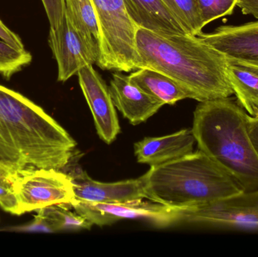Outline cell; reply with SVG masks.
I'll use <instances>...</instances> for the list:
<instances>
[{"label": "cell", "instance_id": "cell-2", "mask_svg": "<svg viewBox=\"0 0 258 257\" xmlns=\"http://www.w3.org/2000/svg\"><path fill=\"white\" fill-rule=\"evenodd\" d=\"M138 69L162 72L192 91L198 101L230 98L225 54L192 35L161 34L138 27Z\"/></svg>", "mask_w": 258, "mask_h": 257}, {"label": "cell", "instance_id": "cell-18", "mask_svg": "<svg viewBox=\"0 0 258 257\" xmlns=\"http://www.w3.org/2000/svg\"><path fill=\"white\" fill-rule=\"evenodd\" d=\"M33 227L37 232H56L91 229L93 224L65 205H51L37 211Z\"/></svg>", "mask_w": 258, "mask_h": 257}, {"label": "cell", "instance_id": "cell-3", "mask_svg": "<svg viewBox=\"0 0 258 257\" xmlns=\"http://www.w3.org/2000/svg\"><path fill=\"white\" fill-rule=\"evenodd\" d=\"M248 116L230 98L203 101L194 112L192 128L199 149L243 192L258 190V156L248 134Z\"/></svg>", "mask_w": 258, "mask_h": 257}, {"label": "cell", "instance_id": "cell-17", "mask_svg": "<svg viewBox=\"0 0 258 257\" xmlns=\"http://www.w3.org/2000/svg\"><path fill=\"white\" fill-rule=\"evenodd\" d=\"M226 72L238 104L248 116L258 117V66L227 58Z\"/></svg>", "mask_w": 258, "mask_h": 257}, {"label": "cell", "instance_id": "cell-23", "mask_svg": "<svg viewBox=\"0 0 258 257\" xmlns=\"http://www.w3.org/2000/svg\"><path fill=\"white\" fill-rule=\"evenodd\" d=\"M0 208L14 215H21L18 198L12 189V184L0 183Z\"/></svg>", "mask_w": 258, "mask_h": 257}, {"label": "cell", "instance_id": "cell-6", "mask_svg": "<svg viewBox=\"0 0 258 257\" xmlns=\"http://www.w3.org/2000/svg\"><path fill=\"white\" fill-rule=\"evenodd\" d=\"M20 214L51 205H70L76 200L71 178L62 170L38 168L20 170L12 183Z\"/></svg>", "mask_w": 258, "mask_h": 257}, {"label": "cell", "instance_id": "cell-4", "mask_svg": "<svg viewBox=\"0 0 258 257\" xmlns=\"http://www.w3.org/2000/svg\"><path fill=\"white\" fill-rule=\"evenodd\" d=\"M142 177L145 199L175 209L212 203L243 192L230 175L200 149L151 166Z\"/></svg>", "mask_w": 258, "mask_h": 257}, {"label": "cell", "instance_id": "cell-14", "mask_svg": "<svg viewBox=\"0 0 258 257\" xmlns=\"http://www.w3.org/2000/svg\"><path fill=\"white\" fill-rule=\"evenodd\" d=\"M195 142L188 128L163 137H145L135 143V156L141 164L159 165L192 153Z\"/></svg>", "mask_w": 258, "mask_h": 257}, {"label": "cell", "instance_id": "cell-15", "mask_svg": "<svg viewBox=\"0 0 258 257\" xmlns=\"http://www.w3.org/2000/svg\"><path fill=\"white\" fill-rule=\"evenodd\" d=\"M123 2L129 17L137 27L161 34H188L163 0Z\"/></svg>", "mask_w": 258, "mask_h": 257}, {"label": "cell", "instance_id": "cell-28", "mask_svg": "<svg viewBox=\"0 0 258 257\" xmlns=\"http://www.w3.org/2000/svg\"><path fill=\"white\" fill-rule=\"evenodd\" d=\"M18 172L0 164V183L12 184Z\"/></svg>", "mask_w": 258, "mask_h": 257}, {"label": "cell", "instance_id": "cell-27", "mask_svg": "<svg viewBox=\"0 0 258 257\" xmlns=\"http://www.w3.org/2000/svg\"><path fill=\"white\" fill-rule=\"evenodd\" d=\"M247 122L250 139L258 156V117L248 116Z\"/></svg>", "mask_w": 258, "mask_h": 257}, {"label": "cell", "instance_id": "cell-9", "mask_svg": "<svg viewBox=\"0 0 258 257\" xmlns=\"http://www.w3.org/2000/svg\"><path fill=\"white\" fill-rule=\"evenodd\" d=\"M49 46L57 63V81L64 82L88 65L97 63L99 45L79 31L66 12L55 28H50Z\"/></svg>", "mask_w": 258, "mask_h": 257}, {"label": "cell", "instance_id": "cell-26", "mask_svg": "<svg viewBox=\"0 0 258 257\" xmlns=\"http://www.w3.org/2000/svg\"><path fill=\"white\" fill-rule=\"evenodd\" d=\"M236 6L244 15H252L258 20V0H238Z\"/></svg>", "mask_w": 258, "mask_h": 257}, {"label": "cell", "instance_id": "cell-7", "mask_svg": "<svg viewBox=\"0 0 258 257\" xmlns=\"http://www.w3.org/2000/svg\"><path fill=\"white\" fill-rule=\"evenodd\" d=\"M75 212L93 225L104 226L125 219H141L155 226L167 227L179 223V209L142 199L117 203H92L76 199L71 205Z\"/></svg>", "mask_w": 258, "mask_h": 257}, {"label": "cell", "instance_id": "cell-8", "mask_svg": "<svg viewBox=\"0 0 258 257\" xmlns=\"http://www.w3.org/2000/svg\"><path fill=\"white\" fill-rule=\"evenodd\" d=\"M179 223L258 229V190L227 199L179 209Z\"/></svg>", "mask_w": 258, "mask_h": 257}, {"label": "cell", "instance_id": "cell-21", "mask_svg": "<svg viewBox=\"0 0 258 257\" xmlns=\"http://www.w3.org/2000/svg\"><path fill=\"white\" fill-rule=\"evenodd\" d=\"M31 61L29 51L17 49L0 39V75L3 78L9 79Z\"/></svg>", "mask_w": 258, "mask_h": 257}, {"label": "cell", "instance_id": "cell-12", "mask_svg": "<svg viewBox=\"0 0 258 257\" xmlns=\"http://www.w3.org/2000/svg\"><path fill=\"white\" fill-rule=\"evenodd\" d=\"M227 58L258 66V20L240 25H224L200 35Z\"/></svg>", "mask_w": 258, "mask_h": 257}, {"label": "cell", "instance_id": "cell-19", "mask_svg": "<svg viewBox=\"0 0 258 257\" xmlns=\"http://www.w3.org/2000/svg\"><path fill=\"white\" fill-rule=\"evenodd\" d=\"M65 12L74 27L99 45V27L91 0H64Z\"/></svg>", "mask_w": 258, "mask_h": 257}, {"label": "cell", "instance_id": "cell-5", "mask_svg": "<svg viewBox=\"0 0 258 257\" xmlns=\"http://www.w3.org/2000/svg\"><path fill=\"white\" fill-rule=\"evenodd\" d=\"M99 27V57L103 70L128 72L138 69V27L128 15L123 0H91Z\"/></svg>", "mask_w": 258, "mask_h": 257}, {"label": "cell", "instance_id": "cell-16", "mask_svg": "<svg viewBox=\"0 0 258 257\" xmlns=\"http://www.w3.org/2000/svg\"><path fill=\"white\" fill-rule=\"evenodd\" d=\"M131 82L159 102L173 104L181 100L198 101L195 93L171 77L148 68H141L128 75Z\"/></svg>", "mask_w": 258, "mask_h": 257}, {"label": "cell", "instance_id": "cell-24", "mask_svg": "<svg viewBox=\"0 0 258 257\" xmlns=\"http://www.w3.org/2000/svg\"><path fill=\"white\" fill-rule=\"evenodd\" d=\"M42 2L49 21L50 28H55L60 24L64 14V0H42Z\"/></svg>", "mask_w": 258, "mask_h": 257}, {"label": "cell", "instance_id": "cell-11", "mask_svg": "<svg viewBox=\"0 0 258 257\" xmlns=\"http://www.w3.org/2000/svg\"><path fill=\"white\" fill-rule=\"evenodd\" d=\"M77 75L80 88L93 116L97 133L103 141L111 144L120 132V126L110 88L94 69L93 65L82 68Z\"/></svg>", "mask_w": 258, "mask_h": 257}, {"label": "cell", "instance_id": "cell-10", "mask_svg": "<svg viewBox=\"0 0 258 257\" xmlns=\"http://www.w3.org/2000/svg\"><path fill=\"white\" fill-rule=\"evenodd\" d=\"M71 178L76 199L92 203H117L145 199L143 177L115 183L94 181L71 158L61 170Z\"/></svg>", "mask_w": 258, "mask_h": 257}, {"label": "cell", "instance_id": "cell-1", "mask_svg": "<svg viewBox=\"0 0 258 257\" xmlns=\"http://www.w3.org/2000/svg\"><path fill=\"white\" fill-rule=\"evenodd\" d=\"M74 139L43 109L0 84V164L20 170H61L74 157Z\"/></svg>", "mask_w": 258, "mask_h": 257}, {"label": "cell", "instance_id": "cell-22", "mask_svg": "<svg viewBox=\"0 0 258 257\" xmlns=\"http://www.w3.org/2000/svg\"><path fill=\"white\" fill-rule=\"evenodd\" d=\"M203 25L223 17L231 15L237 5L238 0H197Z\"/></svg>", "mask_w": 258, "mask_h": 257}, {"label": "cell", "instance_id": "cell-20", "mask_svg": "<svg viewBox=\"0 0 258 257\" xmlns=\"http://www.w3.org/2000/svg\"><path fill=\"white\" fill-rule=\"evenodd\" d=\"M188 34L200 36L203 25L197 0H163Z\"/></svg>", "mask_w": 258, "mask_h": 257}, {"label": "cell", "instance_id": "cell-13", "mask_svg": "<svg viewBox=\"0 0 258 257\" xmlns=\"http://www.w3.org/2000/svg\"><path fill=\"white\" fill-rule=\"evenodd\" d=\"M109 88L115 107L133 125L145 122L164 106L131 82L128 75L113 73Z\"/></svg>", "mask_w": 258, "mask_h": 257}, {"label": "cell", "instance_id": "cell-25", "mask_svg": "<svg viewBox=\"0 0 258 257\" xmlns=\"http://www.w3.org/2000/svg\"><path fill=\"white\" fill-rule=\"evenodd\" d=\"M0 39L17 49L24 50V43L18 34L8 28L0 20Z\"/></svg>", "mask_w": 258, "mask_h": 257}]
</instances>
